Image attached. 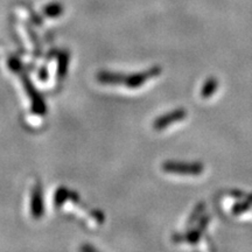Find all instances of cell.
Returning <instances> with one entry per match:
<instances>
[{"label":"cell","instance_id":"6da1fadb","mask_svg":"<svg viewBox=\"0 0 252 252\" xmlns=\"http://www.w3.org/2000/svg\"><path fill=\"white\" fill-rule=\"evenodd\" d=\"M159 72H160L159 68H153V69H151V70H147L144 72H138V74H133V75H127V76H125L124 74H122L121 84L124 83V86L134 89V88L143 86L145 82H146L147 80H150V78L157 76Z\"/></svg>","mask_w":252,"mask_h":252},{"label":"cell","instance_id":"7a4b0ae2","mask_svg":"<svg viewBox=\"0 0 252 252\" xmlns=\"http://www.w3.org/2000/svg\"><path fill=\"white\" fill-rule=\"evenodd\" d=\"M32 207L31 212L33 219L39 220L42 217L43 213H45V208H43V197H42V186H41L40 181H36L34 185L33 193H32Z\"/></svg>","mask_w":252,"mask_h":252},{"label":"cell","instance_id":"3957f363","mask_svg":"<svg viewBox=\"0 0 252 252\" xmlns=\"http://www.w3.org/2000/svg\"><path fill=\"white\" fill-rule=\"evenodd\" d=\"M21 78H23L24 86L26 88L28 94L31 96L32 102H33V111L35 113H39V115H43L46 111V105L45 103H43V99L41 98L39 93L35 90V88L33 87L30 78H28L26 75H21Z\"/></svg>","mask_w":252,"mask_h":252},{"label":"cell","instance_id":"277c9868","mask_svg":"<svg viewBox=\"0 0 252 252\" xmlns=\"http://www.w3.org/2000/svg\"><path fill=\"white\" fill-rule=\"evenodd\" d=\"M182 117V113L181 111H175L174 113H171V115H166L162 116V117L158 118L156 122H154V127L157 130L159 128H163L165 126H167L168 124H171L173 121H176V119H180Z\"/></svg>","mask_w":252,"mask_h":252},{"label":"cell","instance_id":"5b68a950","mask_svg":"<svg viewBox=\"0 0 252 252\" xmlns=\"http://www.w3.org/2000/svg\"><path fill=\"white\" fill-rule=\"evenodd\" d=\"M68 62H69V54L68 52H62L59 55V69L58 75L60 78H63L65 76L68 70Z\"/></svg>","mask_w":252,"mask_h":252},{"label":"cell","instance_id":"8992f818","mask_svg":"<svg viewBox=\"0 0 252 252\" xmlns=\"http://www.w3.org/2000/svg\"><path fill=\"white\" fill-rule=\"evenodd\" d=\"M69 196H70V190H68L67 188H60L58 191L55 193V207L60 208L64 203L65 200H69Z\"/></svg>","mask_w":252,"mask_h":252},{"label":"cell","instance_id":"52a82bcc","mask_svg":"<svg viewBox=\"0 0 252 252\" xmlns=\"http://www.w3.org/2000/svg\"><path fill=\"white\" fill-rule=\"evenodd\" d=\"M45 12L47 15H49V17H56V15L62 13V8H61V6H59V5H53V6H50V7L46 8Z\"/></svg>","mask_w":252,"mask_h":252},{"label":"cell","instance_id":"ba28073f","mask_svg":"<svg viewBox=\"0 0 252 252\" xmlns=\"http://www.w3.org/2000/svg\"><path fill=\"white\" fill-rule=\"evenodd\" d=\"M40 74H41V75H40L41 80H46V78L48 77V76H47V74H46V70H45V69H41Z\"/></svg>","mask_w":252,"mask_h":252},{"label":"cell","instance_id":"9c48e42d","mask_svg":"<svg viewBox=\"0 0 252 252\" xmlns=\"http://www.w3.org/2000/svg\"><path fill=\"white\" fill-rule=\"evenodd\" d=\"M81 249L82 250H94V248L93 247H82Z\"/></svg>","mask_w":252,"mask_h":252}]
</instances>
